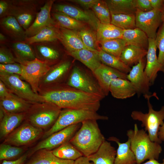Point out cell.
I'll use <instances>...</instances> for the list:
<instances>
[{
  "label": "cell",
  "instance_id": "obj_1",
  "mask_svg": "<svg viewBox=\"0 0 164 164\" xmlns=\"http://www.w3.org/2000/svg\"><path fill=\"white\" fill-rule=\"evenodd\" d=\"M81 125L69 141L84 156L88 157L96 152L105 138L102 134L97 120H88Z\"/></svg>",
  "mask_w": 164,
  "mask_h": 164
},
{
  "label": "cell",
  "instance_id": "obj_2",
  "mask_svg": "<svg viewBox=\"0 0 164 164\" xmlns=\"http://www.w3.org/2000/svg\"><path fill=\"white\" fill-rule=\"evenodd\" d=\"M130 143V148L134 154L136 164H141L147 160H158L162 149L160 144L152 141L143 129H138L136 124L133 130L127 131L126 134Z\"/></svg>",
  "mask_w": 164,
  "mask_h": 164
},
{
  "label": "cell",
  "instance_id": "obj_3",
  "mask_svg": "<svg viewBox=\"0 0 164 164\" xmlns=\"http://www.w3.org/2000/svg\"><path fill=\"white\" fill-rule=\"evenodd\" d=\"M63 108L97 112L100 101L104 97L86 92L76 89L59 90Z\"/></svg>",
  "mask_w": 164,
  "mask_h": 164
},
{
  "label": "cell",
  "instance_id": "obj_4",
  "mask_svg": "<svg viewBox=\"0 0 164 164\" xmlns=\"http://www.w3.org/2000/svg\"><path fill=\"white\" fill-rule=\"evenodd\" d=\"M108 117L97 112L83 110L65 109L61 111L56 122L43 135L46 138L52 134L72 125L88 120H107Z\"/></svg>",
  "mask_w": 164,
  "mask_h": 164
},
{
  "label": "cell",
  "instance_id": "obj_5",
  "mask_svg": "<svg viewBox=\"0 0 164 164\" xmlns=\"http://www.w3.org/2000/svg\"><path fill=\"white\" fill-rule=\"evenodd\" d=\"M153 94L145 97L147 100L149 110L148 113H144L141 111H134L131 114V117L133 120L142 122V126L144 127L145 130L148 132L152 141L160 144L162 142L159 138L158 133L159 127L164 122V106L159 111L154 110L150 101V97L155 96Z\"/></svg>",
  "mask_w": 164,
  "mask_h": 164
},
{
  "label": "cell",
  "instance_id": "obj_6",
  "mask_svg": "<svg viewBox=\"0 0 164 164\" xmlns=\"http://www.w3.org/2000/svg\"><path fill=\"white\" fill-rule=\"evenodd\" d=\"M0 78L6 87L19 98L32 102L45 101L43 96L34 92L19 75L0 72Z\"/></svg>",
  "mask_w": 164,
  "mask_h": 164
},
{
  "label": "cell",
  "instance_id": "obj_7",
  "mask_svg": "<svg viewBox=\"0 0 164 164\" xmlns=\"http://www.w3.org/2000/svg\"><path fill=\"white\" fill-rule=\"evenodd\" d=\"M22 70L21 76L30 84L33 91L36 93L40 78L48 72L50 68L45 62L36 58L31 60H19Z\"/></svg>",
  "mask_w": 164,
  "mask_h": 164
},
{
  "label": "cell",
  "instance_id": "obj_8",
  "mask_svg": "<svg viewBox=\"0 0 164 164\" xmlns=\"http://www.w3.org/2000/svg\"><path fill=\"white\" fill-rule=\"evenodd\" d=\"M135 21L136 28L143 31L149 38L155 39L157 30L162 22L161 11L153 9L144 12L137 9Z\"/></svg>",
  "mask_w": 164,
  "mask_h": 164
},
{
  "label": "cell",
  "instance_id": "obj_9",
  "mask_svg": "<svg viewBox=\"0 0 164 164\" xmlns=\"http://www.w3.org/2000/svg\"><path fill=\"white\" fill-rule=\"evenodd\" d=\"M80 123L71 125L56 132L39 142L29 153L30 155L42 149L53 150L69 142L80 128Z\"/></svg>",
  "mask_w": 164,
  "mask_h": 164
},
{
  "label": "cell",
  "instance_id": "obj_10",
  "mask_svg": "<svg viewBox=\"0 0 164 164\" xmlns=\"http://www.w3.org/2000/svg\"><path fill=\"white\" fill-rule=\"evenodd\" d=\"M42 132V129L25 123L8 135L3 143L17 147L26 145L38 138Z\"/></svg>",
  "mask_w": 164,
  "mask_h": 164
},
{
  "label": "cell",
  "instance_id": "obj_11",
  "mask_svg": "<svg viewBox=\"0 0 164 164\" xmlns=\"http://www.w3.org/2000/svg\"><path fill=\"white\" fill-rule=\"evenodd\" d=\"M68 84L75 89L86 92L105 96L99 84L77 67L73 68Z\"/></svg>",
  "mask_w": 164,
  "mask_h": 164
},
{
  "label": "cell",
  "instance_id": "obj_12",
  "mask_svg": "<svg viewBox=\"0 0 164 164\" xmlns=\"http://www.w3.org/2000/svg\"><path fill=\"white\" fill-rule=\"evenodd\" d=\"M146 63L144 58L137 64L133 66L127 74V79L135 87L138 95L143 94L144 97L150 95L149 94V90L151 85L144 71Z\"/></svg>",
  "mask_w": 164,
  "mask_h": 164
},
{
  "label": "cell",
  "instance_id": "obj_13",
  "mask_svg": "<svg viewBox=\"0 0 164 164\" xmlns=\"http://www.w3.org/2000/svg\"><path fill=\"white\" fill-rule=\"evenodd\" d=\"M57 12L64 13L78 21L89 25L96 32L100 23L93 11L83 10L74 6L65 4H58L55 7Z\"/></svg>",
  "mask_w": 164,
  "mask_h": 164
},
{
  "label": "cell",
  "instance_id": "obj_14",
  "mask_svg": "<svg viewBox=\"0 0 164 164\" xmlns=\"http://www.w3.org/2000/svg\"><path fill=\"white\" fill-rule=\"evenodd\" d=\"M105 96L109 92L111 82L117 78L127 79V74L103 63L93 72Z\"/></svg>",
  "mask_w": 164,
  "mask_h": 164
},
{
  "label": "cell",
  "instance_id": "obj_15",
  "mask_svg": "<svg viewBox=\"0 0 164 164\" xmlns=\"http://www.w3.org/2000/svg\"><path fill=\"white\" fill-rule=\"evenodd\" d=\"M53 2V0L48 1L41 8L33 23L26 30L25 33L28 37L35 35L46 27L55 26V22L50 16Z\"/></svg>",
  "mask_w": 164,
  "mask_h": 164
},
{
  "label": "cell",
  "instance_id": "obj_16",
  "mask_svg": "<svg viewBox=\"0 0 164 164\" xmlns=\"http://www.w3.org/2000/svg\"><path fill=\"white\" fill-rule=\"evenodd\" d=\"M61 111V108L55 106L34 113L30 116L29 120L34 126L42 129H45L53 125Z\"/></svg>",
  "mask_w": 164,
  "mask_h": 164
},
{
  "label": "cell",
  "instance_id": "obj_17",
  "mask_svg": "<svg viewBox=\"0 0 164 164\" xmlns=\"http://www.w3.org/2000/svg\"><path fill=\"white\" fill-rule=\"evenodd\" d=\"M157 47L155 39L149 38V46L144 70L151 84L154 83L159 71L164 73V69L159 63L156 55Z\"/></svg>",
  "mask_w": 164,
  "mask_h": 164
},
{
  "label": "cell",
  "instance_id": "obj_18",
  "mask_svg": "<svg viewBox=\"0 0 164 164\" xmlns=\"http://www.w3.org/2000/svg\"><path fill=\"white\" fill-rule=\"evenodd\" d=\"M59 29V40L69 53L83 49L91 50L84 44L77 31L60 27Z\"/></svg>",
  "mask_w": 164,
  "mask_h": 164
},
{
  "label": "cell",
  "instance_id": "obj_19",
  "mask_svg": "<svg viewBox=\"0 0 164 164\" xmlns=\"http://www.w3.org/2000/svg\"><path fill=\"white\" fill-rule=\"evenodd\" d=\"M109 92L114 98L125 99L131 97L137 94L136 90L128 80L117 78L111 82Z\"/></svg>",
  "mask_w": 164,
  "mask_h": 164
},
{
  "label": "cell",
  "instance_id": "obj_20",
  "mask_svg": "<svg viewBox=\"0 0 164 164\" xmlns=\"http://www.w3.org/2000/svg\"><path fill=\"white\" fill-rule=\"evenodd\" d=\"M74 161L60 159L54 155L52 150H39L31 154L26 164H73Z\"/></svg>",
  "mask_w": 164,
  "mask_h": 164
},
{
  "label": "cell",
  "instance_id": "obj_21",
  "mask_svg": "<svg viewBox=\"0 0 164 164\" xmlns=\"http://www.w3.org/2000/svg\"><path fill=\"white\" fill-rule=\"evenodd\" d=\"M116 154L114 147L105 140L97 151L88 158L94 164H114Z\"/></svg>",
  "mask_w": 164,
  "mask_h": 164
},
{
  "label": "cell",
  "instance_id": "obj_22",
  "mask_svg": "<svg viewBox=\"0 0 164 164\" xmlns=\"http://www.w3.org/2000/svg\"><path fill=\"white\" fill-rule=\"evenodd\" d=\"M108 140L115 142L118 147L116 150L114 164H136L135 156L130 148L129 139L125 143H121L116 137H111Z\"/></svg>",
  "mask_w": 164,
  "mask_h": 164
},
{
  "label": "cell",
  "instance_id": "obj_23",
  "mask_svg": "<svg viewBox=\"0 0 164 164\" xmlns=\"http://www.w3.org/2000/svg\"><path fill=\"white\" fill-rule=\"evenodd\" d=\"M69 54L87 67L93 73L102 64L98 53L81 49L69 53Z\"/></svg>",
  "mask_w": 164,
  "mask_h": 164
},
{
  "label": "cell",
  "instance_id": "obj_24",
  "mask_svg": "<svg viewBox=\"0 0 164 164\" xmlns=\"http://www.w3.org/2000/svg\"><path fill=\"white\" fill-rule=\"evenodd\" d=\"M122 39L127 45L135 46L147 50L149 38L143 31L138 28L124 30Z\"/></svg>",
  "mask_w": 164,
  "mask_h": 164
},
{
  "label": "cell",
  "instance_id": "obj_25",
  "mask_svg": "<svg viewBox=\"0 0 164 164\" xmlns=\"http://www.w3.org/2000/svg\"><path fill=\"white\" fill-rule=\"evenodd\" d=\"M24 117L23 114L21 113H10L5 112L1 119L0 138L7 136L13 132L22 122Z\"/></svg>",
  "mask_w": 164,
  "mask_h": 164
},
{
  "label": "cell",
  "instance_id": "obj_26",
  "mask_svg": "<svg viewBox=\"0 0 164 164\" xmlns=\"http://www.w3.org/2000/svg\"><path fill=\"white\" fill-rule=\"evenodd\" d=\"M147 51L139 47L127 45L120 56L121 61L126 65L130 67L137 64L146 55Z\"/></svg>",
  "mask_w": 164,
  "mask_h": 164
},
{
  "label": "cell",
  "instance_id": "obj_27",
  "mask_svg": "<svg viewBox=\"0 0 164 164\" xmlns=\"http://www.w3.org/2000/svg\"><path fill=\"white\" fill-rule=\"evenodd\" d=\"M111 14L135 15L137 9L134 0H106Z\"/></svg>",
  "mask_w": 164,
  "mask_h": 164
},
{
  "label": "cell",
  "instance_id": "obj_28",
  "mask_svg": "<svg viewBox=\"0 0 164 164\" xmlns=\"http://www.w3.org/2000/svg\"><path fill=\"white\" fill-rule=\"evenodd\" d=\"M123 30L113 24H99L96 31L97 41L99 42L117 38H122Z\"/></svg>",
  "mask_w": 164,
  "mask_h": 164
},
{
  "label": "cell",
  "instance_id": "obj_29",
  "mask_svg": "<svg viewBox=\"0 0 164 164\" xmlns=\"http://www.w3.org/2000/svg\"><path fill=\"white\" fill-rule=\"evenodd\" d=\"M2 108L5 112L10 113H19L26 111L29 104L22 99L14 95L10 97L1 99Z\"/></svg>",
  "mask_w": 164,
  "mask_h": 164
},
{
  "label": "cell",
  "instance_id": "obj_30",
  "mask_svg": "<svg viewBox=\"0 0 164 164\" xmlns=\"http://www.w3.org/2000/svg\"><path fill=\"white\" fill-rule=\"evenodd\" d=\"M59 29L55 26L46 27L35 35L26 39L29 44L43 42H52L59 39Z\"/></svg>",
  "mask_w": 164,
  "mask_h": 164
},
{
  "label": "cell",
  "instance_id": "obj_31",
  "mask_svg": "<svg viewBox=\"0 0 164 164\" xmlns=\"http://www.w3.org/2000/svg\"><path fill=\"white\" fill-rule=\"evenodd\" d=\"M98 54L101 61L103 64L126 74H128L131 70L130 67L125 64L120 58L108 53L100 49L98 51Z\"/></svg>",
  "mask_w": 164,
  "mask_h": 164
},
{
  "label": "cell",
  "instance_id": "obj_32",
  "mask_svg": "<svg viewBox=\"0 0 164 164\" xmlns=\"http://www.w3.org/2000/svg\"><path fill=\"white\" fill-rule=\"evenodd\" d=\"M52 152L54 155L60 159L74 161L83 156L69 141L52 150Z\"/></svg>",
  "mask_w": 164,
  "mask_h": 164
},
{
  "label": "cell",
  "instance_id": "obj_33",
  "mask_svg": "<svg viewBox=\"0 0 164 164\" xmlns=\"http://www.w3.org/2000/svg\"><path fill=\"white\" fill-rule=\"evenodd\" d=\"M100 49L105 52L120 58L124 48L127 45L122 38H117L99 42Z\"/></svg>",
  "mask_w": 164,
  "mask_h": 164
},
{
  "label": "cell",
  "instance_id": "obj_34",
  "mask_svg": "<svg viewBox=\"0 0 164 164\" xmlns=\"http://www.w3.org/2000/svg\"><path fill=\"white\" fill-rule=\"evenodd\" d=\"M53 16L60 27L76 31L85 28V23L63 13L56 12L53 13Z\"/></svg>",
  "mask_w": 164,
  "mask_h": 164
},
{
  "label": "cell",
  "instance_id": "obj_35",
  "mask_svg": "<svg viewBox=\"0 0 164 164\" xmlns=\"http://www.w3.org/2000/svg\"><path fill=\"white\" fill-rule=\"evenodd\" d=\"M111 15V23L123 30L136 28L135 15L117 14Z\"/></svg>",
  "mask_w": 164,
  "mask_h": 164
},
{
  "label": "cell",
  "instance_id": "obj_36",
  "mask_svg": "<svg viewBox=\"0 0 164 164\" xmlns=\"http://www.w3.org/2000/svg\"><path fill=\"white\" fill-rule=\"evenodd\" d=\"M77 31L85 46L91 50L98 53L100 48L96 31L86 28Z\"/></svg>",
  "mask_w": 164,
  "mask_h": 164
},
{
  "label": "cell",
  "instance_id": "obj_37",
  "mask_svg": "<svg viewBox=\"0 0 164 164\" xmlns=\"http://www.w3.org/2000/svg\"><path fill=\"white\" fill-rule=\"evenodd\" d=\"M91 9L101 23H111V15L105 0H98Z\"/></svg>",
  "mask_w": 164,
  "mask_h": 164
},
{
  "label": "cell",
  "instance_id": "obj_38",
  "mask_svg": "<svg viewBox=\"0 0 164 164\" xmlns=\"http://www.w3.org/2000/svg\"><path fill=\"white\" fill-rule=\"evenodd\" d=\"M23 151L21 148L2 143L0 145V160L10 161L14 159L21 155Z\"/></svg>",
  "mask_w": 164,
  "mask_h": 164
},
{
  "label": "cell",
  "instance_id": "obj_39",
  "mask_svg": "<svg viewBox=\"0 0 164 164\" xmlns=\"http://www.w3.org/2000/svg\"><path fill=\"white\" fill-rule=\"evenodd\" d=\"M1 25L9 32L16 36H20L24 33L21 26L16 18L13 16H8L4 18Z\"/></svg>",
  "mask_w": 164,
  "mask_h": 164
},
{
  "label": "cell",
  "instance_id": "obj_40",
  "mask_svg": "<svg viewBox=\"0 0 164 164\" xmlns=\"http://www.w3.org/2000/svg\"><path fill=\"white\" fill-rule=\"evenodd\" d=\"M70 66V62L68 61L61 63L48 73L44 79V82L50 83L57 80L68 70Z\"/></svg>",
  "mask_w": 164,
  "mask_h": 164
},
{
  "label": "cell",
  "instance_id": "obj_41",
  "mask_svg": "<svg viewBox=\"0 0 164 164\" xmlns=\"http://www.w3.org/2000/svg\"><path fill=\"white\" fill-rule=\"evenodd\" d=\"M13 47L23 60H31L36 58L30 46L27 43L18 42L14 43Z\"/></svg>",
  "mask_w": 164,
  "mask_h": 164
},
{
  "label": "cell",
  "instance_id": "obj_42",
  "mask_svg": "<svg viewBox=\"0 0 164 164\" xmlns=\"http://www.w3.org/2000/svg\"><path fill=\"white\" fill-rule=\"evenodd\" d=\"M157 48L159 50L158 62L164 69V24L162 23L157 32L155 39Z\"/></svg>",
  "mask_w": 164,
  "mask_h": 164
},
{
  "label": "cell",
  "instance_id": "obj_43",
  "mask_svg": "<svg viewBox=\"0 0 164 164\" xmlns=\"http://www.w3.org/2000/svg\"><path fill=\"white\" fill-rule=\"evenodd\" d=\"M43 96L45 101L50 103L61 109L63 108L59 90L53 91L46 92L43 94Z\"/></svg>",
  "mask_w": 164,
  "mask_h": 164
},
{
  "label": "cell",
  "instance_id": "obj_44",
  "mask_svg": "<svg viewBox=\"0 0 164 164\" xmlns=\"http://www.w3.org/2000/svg\"><path fill=\"white\" fill-rule=\"evenodd\" d=\"M0 72L15 74L22 75V68L20 64L17 63L0 64Z\"/></svg>",
  "mask_w": 164,
  "mask_h": 164
},
{
  "label": "cell",
  "instance_id": "obj_45",
  "mask_svg": "<svg viewBox=\"0 0 164 164\" xmlns=\"http://www.w3.org/2000/svg\"><path fill=\"white\" fill-rule=\"evenodd\" d=\"M37 48L40 53L46 58L50 60L56 59L59 56L58 52L50 47L40 45L38 46Z\"/></svg>",
  "mask_w": 164,
  "mask_h": 164
},
{
  "label": "cell",
  "instance_id": "obj_46",
  "mask_svg": "<svg viewBox=\"0 0 164 164\" xmlns=\"http://www.w3.org/2000/svg\"><path fill=\"white\" fill-rule=\"evenodd\" d=\"M32 18L30 13L24 12L18 15L16 19L20 26L26 30L29 28Z\"/></svg>",
  "mask_w": 164,
  "mask_h": 164
},
{
  "label": "cell",
  "instance_id": "obj_47",
  "mask_svg": "<svg viewBox=\"0 0 164 164\" xmlns=\"http://www.w3.org/2000/svg\"><path fill=\"white\" fill-rule=\"evenodd\" d=\"M137 9L143 12L150 11L153 9L149 0H134Z\"/></svg>",
  "mask_w": 164,
  "mask_h": 164
},
{
  "label": "cell",
  "instance_id": "obj_48",
  "mask_svg": "<svg viewBox=\"0 0 164 164\" xmlns=\"http://www.w3.org/2000/svg\"><path fill=\"white\" fill-rule=\"evenodd\" d=\"M0 63L2 64L14 63H15V59L11 53L8 51L1 48Z\"/></svg>",
  "mask_w": 164,
  "mask_h": 164
},
{
  "label": "cell",
  "instance_id": "obj_49",
  "mask_svg": "<svg viewBox=\"0 0 164 164\" xmlns=\"http://www.w3.org/2000/svg\"><path fill=\"white\" fill-rule=\"evenodd\" d=\"M29 156V153H26L15 160H3L1 164H26V161Z\"/></svg>",
  "mask_w": 164,
  "mask_h": 164
},
{
  "label": "cell",
  "instance_id": "obj_50",
  "mask_svg": "<svg viewBox=\"0 0 164 164\" xmlns=\"http://www.w3.org/2000/svg\"><path fill=\"white\" fill-rule=\"evenodd\" d=\"M70 1L79 4L86 9L91 8L98 0H72Z\"/></svg>",
  "mask_w": 164,
  "mask_h": 164
},
{
  "label": "cell",
  "instance_id": "obj_51",
  "mask_svg": "<svg viewBox=\"0 0 164 164\" xmlns=\"http://www.w3.org/2000/svg\"><path fill=\"white\" fill-rule=\"evenodd\" d=\"M13 95L9 91L4 84L0 80V97L1 99L11 97Z\"/></svg>",
  "mask_w": 164,
  "mask_h": 164
},
{
  "label": "cell",
  "instance_id": "obj_52",
  "mask_svg": "<svg viewBox=\"0 0 164 164\" xmlns=\"http://www.w3.org/2000/svg\"><path fill=\"white\" fill-rule=\"evenodd\" d=\"M153 9H157L161 11L164 4L163 0H149Z\"/></svg>",
  "mask_w": 164,
  "mask_h": 164
},
{
  "label": "cell",
  "instance_id": "obj_53",
  "mask_svg": "<svg viewBox=\"0 0 164 164\" xmlns=\"http://www.w3.org/2000/svg\"><path fill=\"white\" fill-rule=\"evenodd\" d=\"M90 162L88 157L83 156L74 161L73 164H94Z\"/></svg>",
  "mask_w": 164,
  "mask_h": 164
},
{
  "label": "cell",
  "instance_id": "obj_54",
  "mask_svg": "<svg viewBox=\"0 0 164 164\" xmlns=\"http://www.w3.org/2000/svg\"><path fill=\"white\" fill-rule=\"evenodd\" d=\"M158 135L160 141L162 142L164 141V121L162 125L159 128Z\"/></svg>",
  "mask_w": 164,
  "mask_h": 164
},
{
  "label": "cell",
  "instance_id": "obj_55",
  "mask_svg": "<svg viewBox=\"0 0 164 164\" xmlns=\"http://www.w3.org/2000/svg\"><path fill=\"white\" fill-rule=\"evenodd\" d=\"M8 7L7 3L4 1L0 2V15H2L6 11Z\"/></svg>",
  "mask_w": 164,
  "mask_h": 164
},
{
  "label": "cell",
  "instance_id": "obj_56",
  "mask_svg": "<svg viewBox=\"0 0 164 164\" xmlns=\"http://www.w3.org/2000/svg\"><path fill=\"white\" fill-rule=\"evenodd\" d=\"M142 164H163V163H160L157 160L153 159L149 160L146 162Z\"/></svg>",
  "mask_w": 164,
  "mask_h": 164
},
{
  "label": "cell",
  "instance_id": "obj_57",
  "mask_svg": "<svg viewBox=\"0 0 164 164\" xmlns=\"http://www.w3.org/2000/svg\"><path fill=\"white\" fill-rule=\"evenodd\" d=\"M161 13L162 22L164 24V4L162 9L161 11Z\"/></svg>",
  "mask_w": 164,
  "mask_h": 164
},
{
  "label": "cell",
  "instance_id": "obj_58",
  "mask_svg": "<svg viewBox=\"0 0 164 164\" xmlns=\"http://www.w3.org/2000/svg\"><path fill=\"white\" fill-rule=\"evenodd\" d=\"M5 38L4 36L2 33L0 34V39L1 40H3Z\"/></svg>",
  "mask_w": 164,
  "mask_h": 164
},
{
  "label": "cell",
  "instance_id": "obj_59",
  "mask_svg": "<svg viewBox=\"0 0 164 164\" xmlns=\"http://www.w3.org/2000/svg\"><path fill=\"white\" fill-rule=\"evenodd\" d=\"M163 164H164V159H163Z\"/></svg>",
  "mask_w": 164,
  "mask_h": 164
}]
</instances>
